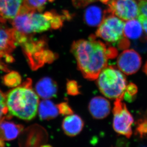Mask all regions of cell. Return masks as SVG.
I'll use <instances>...</instances> for the list:
<instances>
[{
	"mask_svg": "<svg viewBox=\"0 0 147 147\" xmlns=\"http://www.w3.org/2000/svg\"><path fill=\"white\" fill-rule=\"evenodd\" d=\"M71 52L76 60L78 69L86 79H97L100 72L108 66L109 59L118 55L117 49L107 47L91 35L89 40H80L71 45Z\"/></svg>",
	"mask_w": 147,
	"mask_h": 147,
	"instance_id": "obj_1",
	"label": "cell"
},
{
	"mask_svg": "<svg viewBox=\"0 0 147 147\" xmlns=\"http://www.w3.org/2000/svg\"><path fill=\"white\" fill-rule=\"evenodd\" d=\"M6 103L11 115L26 121L34 118L39 106V98L32 90L31 80H27L9 92Z\"/></svg>",
	"mask_w": 147,
	"mask_h": 147,
	"instance_id": "obj_2",
	"label": "cell"
},
{
	"mask_svg": "<svg viewBox=\"0 0 147 147\" xmlns=\"http://www.w3.org/2000/svg\"><path fill=\"white\" fill-rule=\"evenodd\" d=\"M98 89L101 93L110 99L121 98L127 86L126 78L119 69L114 66H107L97 78Z\"/></svg>",
	"mask_w": 147,
	"mask_h": 147,
	"instance_id": "obj_3",
	"label": "cell"
},
{
	"mask_svg": "<svg viewBox=\"0 0 147 147\" xmlns=\"http://www.w3.org/2000/svg\"><path fill=\"white\" fill-rule=\"evenodd\" d=\"M124 22L113 14H105L96 31V36L109 43H117L124 37Z\"/></svg>",
	"mask_w": 147,
	"mask_h": 147,
	"instance_id": "obj_4",
	"label": "cell"
},
{
	"mask_svg": "<svg viewBox=\"0 0 147 147\" xmlns=\"http://www.w3.org/2000/svg\"><path fill=\"white\" fill-rule=\"evenodd\" d=\"M122 100L121 98L115 99L113 109V127L117 133L129 138L132 134L134 119Z\"/></svg>",
	"mask_w": 147,
	"mask_h": 147,
	"instance_id": "obj_5",
	"label": "cell"
},
{
	"mask_svg": "<svg viewBox=\"0 0 147 147\" xmlns=\"http://www.w3.org/2000/svg\"><path fill=\"white\" fill-rule=\"evenodd\" d=\"M104 14H113L123 21L136 19L139 14L138 2L135 0H110Z\"/></svg>",
	"mask_w": 147,
	"mask_h": 147,
	"instance_id": "obj_6",
	"label": "cell"
},
{
	"mask_svg": "<svg viewBox=\"0 0 147 147\" xmlns=\"http://www.w3.org/2000/svg\"><path fill=\"white\" fill-rule=\"evenodd\" d=\"M14 32L13 28L0 27V69L5 71H9L5 63H11L13 60L10 53L17 45Z\"/></svg>",
	"mask_w": 147,
	"mask_h": 147,
	"instance_id": "obj_7",
	"label": "cell"
},
{
	"mask_svg": "<svg viewBox=\"0 0 147 147\" xmlns=\"http://www.w3.org/2000/svg\"><path fill=\"white\" fill-rule=\"evenodd\" d=\"M57 14L53 11L45 13L37 11L28 12L27 24L29 34L43 32L53 28Z\"/></svg>",
	"mask_w": 147,
	"mask_h": 147,
	"instance_id": "obj_8",
	"label": "cell"
},
{
	"mask_svg": "<svg viewBox=\"0 0 147 147\" xmlns=\"http://www.w3.org/2000/svg\"><path fill=\"white\" fill-rule=\"evenodd\" d=\"M142 57L133 49L122 51L117 58L118 68L126 75H132L139 71L142 66Z\"/></svg>",
	"mask_w": 147,
	"mask_h": 147,
	"instance_id": "obj_9",
	"label": "cell"
},
{
	"mask_svg": "<svg viewBox=\"0 0 147 147\" xmlns=\"http://www.w3.org/2000/svg\"><path fill=\"white\" fill-rule=\"evenodd\" d=\"M88 108L92 116L97 119L107 117L111 110L109 101L101 96H96L92 98L89 102Z\"/></svg>",
	"mask_w": 147,
	"mask_h": 147,
	"instance_id": "obj_10",
	"label": "cell"
},
{
	"mask_svg": "<svg viewBox=\"0 0 147 147\" xmlns=\"http://www.w3.org/2000/svg\"><path fill=\"white\" fill-rule=\"evenodd\" d=\"M24 0H0V21H12L19 13Z\"/></svg>",
	"mask_w": 147,
	"mask_h": 147,
	"instance_id": "obj_11",
	"label": "cell"
},
{
	"mask_svg": "<svg viewBox=\"0 0 147 147\" xmlns=\"http://www.w3.org/2000/svg\"><path fill=\"white\" fill-rule=\"evenodd\" d=\"M84 125V123L81 117L72 114L64 118L62 123V128L67 136L74 137L80 133Z\"/></svg>",
	"mask_w": 147,
	"mask_h": 147,
	"instance_id": "obj_12",
	"label": "cell"
},
{
	"mask_svg": "<svg viewBox=\"0 0 147 147\" xmlns=\"http://www.w3.org/2000/svg\"><path fill=\"white\" fill-rule=\"evenodd\" d=\"M35 89L40 97L45 99L55 97L56 96L58 86L55 81L50 77H44L36 83Z\"/></svg>",
	"mask_w": 147,
	"mask_h": 147,
	"instance_id": "obj_13",
	"label": "cell"
},
{
	"mask_svg": "<svg viewBox=\"0 0 147 147\" xmlns=\"http://www.w3.org/2000/svg\"><path fill=\"white\" fill-rule=\"evenodd\" d=\"M22 125L4 120L0 121V138L4 140H11L16 139L23 129Z\"/></svg>",
	"mask_w": 147,
	"mask_h": 147,
	"instance_id": "obj_14",
	"label": "cell"
},
{
	"mask_svg": "<svg viewBox=\"0 0 147 147\" xmlns=\"http://www.w3.org/2000/svg\"><path fill=\"white\" fill-rule=\"evenodd\" d=\"M123 34L124 37L130 40L140 39L143 34L142 24L136 19L127 21L124 25Z\"/></svg>",
	"mask_w": 147,
	"mask_h": 147,
	"instance_id": "obj_15",
	"label": "cell"
},
{
	"mask_svg": "<svg viewBox=\"0 0 147 147\" xmlns=\"http://www.w3.org/2000/svg\"><path fill=\"white\" fill-rule=\"evenodd\" d=\"M104 18V14L100 7L96 5L89 6L85 11L84 20L90 26H99Z\"/></svg>",
	"mask_w": 147,
	"mask_h": 147,
	"instance_id": "obj_16",
	"label": "cell"
},
{
	"mask_svg": "<svg viewBox=\"0 0 147 147\" xmlns=\"http://www.w3.org/2000/svg\"><path fill=\"white\" fill-rule=\"evenodd\" d=\"M39 117L42 120H50L56 118L58 115V108L50 100H43L39 106Z\"/></svg>",
	"mask_w": 147,
	"mask_h": 147,
	"instance_id": "obj_17",
	"label": "cell"
},
{
	"mask_svg": "<svg viewBox=\"0 0 147 147\" xmlns=\"http://www.w3.org/2000/svg\"><path fill=\"white\" fill-rule=\"evenodd\" d=\"M54 0H24L19 13L41 11L45 8V5L48 1L52 2Z\"/></svg>",
	"mask_w": 147,
	"mask_h": 147,
	"instance_id": "obj_18",
	"label": "cell"
},
{
	"mask_svg": "<svg viewBox=\"0 0 147 147\" xmlns=\"http://www.w3.org/2000/svg\"><path fill=\"white\" fill-rule=\"evenodd\" d=\"M139 14L138 20L142 24L143 31L147 36V0H138Z\"/></svg>",
	"mask_w": 147,
	"mask_h": 147,
	"instance_id": "obj_19",
	"label": "cell"
},
{
	"mask_svg": "<svg viewBox=\"0 0 147 147\" xmlns=\"http://www.w3.org/2000/svg\"><path fill=\"white\" fill-rule=\"evenodd\" d=\"M3 82L9 87H16L21 84L22 77L16 71H11L3 77Z\"/></svg>",
	"mask_w": 147,
	"mask_h": 147,
	"instance_id": "obj_20",
	"label": "cell"
},
{
	"mask_svg": "<svg viewBox=\"0 0 147 147\" xmlns=\"http://www.w3.org/2000/svg\"><path fill=\"white\" fill-rule=\"evenodd\" d=\"M138 88L136 85L130 83L127 85L125 93L124 94L123 98L128 101L132 100L137 93Z\"/></svg>",
	"mask_w": 147,
	"mask_h": 147,
	"instance_id": "obj_21",
	"label": "cell"
},
{
	"mask_svg": "<svg viewBox=\"0 0 147 147\" xmlns=\"http://www.w3.org/2000/svg\"><path fill=\"white\" fill-rule=\"evenodd\" d=\"M66 90L68 94L76 96L81 94L79 85L74 80H69L67 82Z\"/></svg>",
	"mask_w": 147,
	"mask_h": 147,
	"instance_id": "obj_22",
	"label": "cell"
},
{
	"mask_svg": "<svg viewBox=\"0 0 147 147\" xmlns=\"http://www.w3.org/2000/svg\"><path fill=\"white\" fill-rule=\"evenodd\" d=\"M8 111L6 103L5 95L0 90V121L5 119L6 116H4L7 114Z\"/></svg>",
	"mask_w": 147,
	"mask_h": 147,
	"instance_id": "obj_23",
	"label": "cell"
},
{
	"mask_svg": "<svg viewBox=\"0 0 147 147\" xmlns=\"http://www.w3.org/2000/svg\"><path fill=\"white\" fill-rule=\"evenodd\" d=\"M57 106L60 114L63 115H69L74 114V111L68 103H61Z\"/></svg>",
	"mask_w": 147,
	"mask_h": 147,
	"instance_id": "obj_24",
	"label": "cell"
},
{
	"mask_svg": "<svg viewBox=\"0 0 147 147\" xmlns=\"http://www.w3.org/2000/svg\"><path fill=\"white\" fill-rule=\"evenodd\" d=\"M72 4L77 8H81L98 0H71Z\"/></svg>",
	"mask_w": 147,
	"mask_h": 147,
	"instance_id": "obj_25",
	"label": "cell"
},
{
	"mask_svg": "<svg viewBox=\"0 0 147 147\" xmlns=\"http://www.w3.org/2000/svg\"><path fill=\"white\" fill-rule=\"evenodd\" d=\"M130 42L128 38L124 37L121 40L117 43L118 48L119 50H123L129 47Z\"/></svg>",
	"mask_w": 147,
	"mask_h": 147,
	"instance_id": "obj_26",
	"label": "cell"
},
{
	"mask_svg": "<svg viewBox=\"0 0 147 147\" xmlns=\"http://www.w3.org/2000/svg\"><path fill=\"white\" fill-rule=\"evenodd\" d=\"M143 71L147 75V61H146L144 66L143 67Z\"/></svg>",
	"mask_w": 147,
	"mask_h": 147,
	"instance_id": "obj_27",
	"label": "cell"
},
{
	"mask_svg": "<svg viewBox=\"0 0 147 147\" xmlns=\"http://www.w3.org/2000/svg\"><path fill=\"white\" fill-rule=\"evenodd\" d=\"M5 146L4 140L3 139L0 138V147H3Z\"/></svg>",
	"mask_w": 147,
	"mask_h": 147,
	"instance_id": "obj_28",
	"label": "cell"
},
{
	"mask_svg": "<svg viewBox=\"0 0 147 147\" xmlns=\"http://www.w3.org/2000/svg\"><path fill=\"white\" fill-rule=\"evenodd\" d=\"M144 118H145V119H147V111H146V116H145Z\"/></svg>",
	"mask_w": 147,
	"mask_h": 147,
	"instance_id": "obj_29",
	"label": "cell"
}]
</instances>
